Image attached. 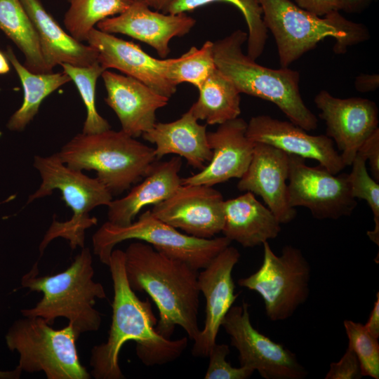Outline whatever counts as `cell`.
Listing matches in <instances>:
<instances>
[{
    "label": "cell",
    "mask_w": 379,
    "mask_h": 379,
    "mask_svg": "<svg viewBox=\"0 0 379 379\" xmlns=\"http://www.w3.org/2000/svg\"><path fill=\"white\" fill-rule=\"evenodd\" d=\"M289 154L271 145L255 142L249 166L239 178L237 188L260 196L281 224L296 216L288 199Z\"/></svg>",
    "instance_id": "obj_19"
},
{
    "label": "cell",
    "mask_w": 379,
    "mask_h": 379,
    "mask_svg": "<svg viewBox=\"0 0 379 379\" xmlns=\"http://www.w3.org/2000/svg\"><path fill=\"white\" fill-rule=\"evenodd\" d=\"M246 135L253 142L265 143L288 154L316 160L333 174H338L346 167L331 138L326 135H310L290 121L265 114L252 117L247 122Z\"/></svg>",
    "instance_id": "obj_17"
},
{
    "label": "cell",
    "mask_w": 379,
    "mask_h": 379,
    "mask_svg": "<svg viewBox=\"0 0 379 379\" xmlns=\"http://www.w3.org/2000/svg\"><path fill=\"white\" fill-rule=\"evenodd\" d=\"M198 91L199 98L190 108L197 120L209 125L221 124L240 115L241 93L217 68Z\"/></svg>",
    "instance_id": "obj_27"
},
{
    "label": "cell",
    "mask_w": 379,
    "mask_h": 379,
    "mask_svg": "<svg viewBox=\"0 0 379 379\" xmlns=\"http://www.w3.org/2000/svg\"><path fill=\"white\" fill-rule=\"evenodd\" d=\"M60 66L74 83L86 107V117L82 133H97L110 129V124L98 113L95 107L97 80L105 71L100 63L97 62L88 67L73 66L65 63Z\"/></svg>",
    "instance_id": "obj_31"
},
{
    "label": "cell",
    "mask_w": 379,
    "mask_h": 379,
    "mask_svg": "<svg viewBox=\"0 0 379 379\" xmlns=\"http://www.w3.org/2000/svg\"><path fill=\"white\" fill-rule=\"evenodd\" d=\"M94 268L89 248L84 247L64 271L39 276L38 262L21 279V286L30 291L41 292L36 305L21 310L23 317H40L52 325L58 317L69 321L77 337L97 331L102 315L94 305L96 299H105L103 286L93 280Z\"/></svg>",
    "instance_id": "obj_3"
},
{
    "label": "cell",
    "mask_w": 379,
    "mask_h": 379,
    "mask_svg": "<svg viewBox=\"0 0 379 379\" xmlns=\"http://www.w3.org/2000/svg\"><path fill=\"white\" fill-rule=\"evenodd\" d=\"M124 256L130 287L148 294L157 307V333L170 339L179 326L194 340L200 333L198 270L141 241L130 244Z\"/></svg>",
    "instance_id": "obj_2"
},
{
    "label": "cell",
    "mask_w": 379,
    "mask_h": 379,
    "mask_svg": "<svg viewBox=\"0 0 379 379\" xmlns=\"http://www.w3.org/2000/svg\"><path fill=\"white\" fill-rule=\"evenodd\" d=\"M224 218V237L244 248L262 245L281 232L277 217L250 192L225 201Z\"/></svg>",
    "instance_id": "obj_25"
},
{
    "label": "cell",
    "mask_w": 379,
    "mask_h": 379,
    "mask_svg": "<svg viewBox=\"0 0 379 379\" xmlns=\"http://www.w3.org/2000/svg\"><path fill=\"white\" fill-rule=\"evenodd\" d=\"M295 4L302 9L319 17L340 11L338 0H295Z\"/></svg>",
    "instance_id": "obj_38"
},
{
    "label": "cell",
    "mask_w": 379,
    "mask_h": 379,
    "mask_svg": "<svg viewBox=\"0 0 379 379\" xmlns=\"http://www.w3.org/2000/svg\"><path fill=\"white\" fill-rule=\"evenodd\" d=\"M141 136L155 145L157 160L173 154L185 158L192 168L201 170L212 158L206 126L198 123L190 109L175 121L156 122Z\"/></svg>",
    "instance_id": "obj_23"
},
{
    "label": "cell",
    "mask_w": 379,
    "mask_h": 379,
    "mask_svg": "<svg viewBox=\"0 0 379 379\" xmlns=\"http://www.w3.org/2000/svg\"><path fill=\"white\" fill-rule=\"evenodd\" d=\"M354 87L361 93L375 91L379 87V74H360L355 78Z\"/></svg>",
    "instance_id": "obj_39"
},
{
    "label": "cell",
    "mask_w": 379,
    "mask_h": 379,
    "mask_svg": "<svg viewBox=\"0 0 379 379\" xmlns=\"http://www.w3.org/2000/svg\"><path fill=\"white\" fill-rule=\"evenodd\" d=\"M181 166L182 158L178 156L164 161H155L141 182L126 196L111 201L107 206V221L115 225H128L144 207L168 199L181 185Z\"/></svg>",
    "instance_id": "obj_22"
},
{
    "label": "cell",
    "mask_w": 379,
    "mask_h": 379,
    "mask_svg": "<svg viewBox=\"0 0 379 379\" xmlns=\"http://www.w3.org/2000/svg\"><path fill=\"white\" fill-rule=\"evenodd\" d=\"M239 258V251L230 245L198 273V286L206 300V308L204 327L192 349L195 357H208L222 321L238 296L232 274Z\"/></svg>",
    "instance_id": "obj_16"
},
{
    "label": "cell",
    "mask_w": 379,
    "mask_h": 379,
    "mask_svg": "<svg viewBox=\"0 0 379 379\" xmlns=\"http://www.w3.org/2000/svg\"><path fill=\"white\" fill-rule=\"evenodd\" d=\"M248 34L241 29L213 42L216 68L240 93L274 103L289 121L307 131L317 128V117L305 104L300 92L298 71L262 66L243 52Z\"/></svg>",
    "instance_id": "obj_4"
},
{
    "label": "cell",
    "mask_w": 379,
    "mask_h": 379,
    "mask_svg": "<svg viewBox=\"0 0 379 379\" xmlns=\"http://www.w3.org/2000/svg\"><path fill=\"white\" fill-rule=\"evenodd\" d=\"M67 166L78 171L93 170L97 178L113 195L137 183L157 161L154 148L122 130L97 133H81L57 152Z\"/></svg>",
    "instance_id": "obj_6"
},
{
    "label": "cell",
    "mask_w": 379,
    "mask_h": 379,
    "mask_svg": "<svg viewBox=\"0 0 379 379\" xmlns=\"http://www.w3.org/2000/svg\"><path fill=\"white\" fill-rule=\"evenodd\" d=\"M373 0H338L340 11L349 13H359L364 11Z\"/></svg>",
    "instance_id": "obj_41"
},
{
    "label": "cell",
    "mask_w": 379,
    "mask_h": 379,
    "mask_svg": "<svg viewBox=\"0 0 379 379\" xmlns=\"http://www.w3.org/2000/svg\"><path fill=\"white\" fill-rule=\"evenodd\" d=\"M22 371L18 366L11 371H0V379H18Z\"/></svg>",
    "instance_id": "obj_43"
},
{
    "label": "cell",
    "mask_w": 379,
    "mask_h": 379,
    "mask_svg": "<svg viewBox=\"0 0 379 379\" xmlns=\"http://www.w3.org/2000/svg\"><path fill=\"white\" fill-rule=\"evenodd\" d=\"M343 326L348 340V347L356 354L363 376L379 378V343L364 325L346 319Z\"/></svg>",
    "instance_id": "obj_34"
},
{
    "label": "cell",
    "mask_w": 379,
    "mask_h": 379,
    "mask_svg": "<svg viewBox=\"0 0 379 379\" xmlns=\"http://www.w3.org/2000/svg\"><path fill=\"white\" fill-rule=\"evenodd\" d=\"M215 2L231 4L241 11L248 27L247 55L255 60L265 49L268 31L258 0H171L163 13H186Z\"/></svg>",
    "instance_id": "obj_29"
},
{
    "label": "cell",
    "mask_w": 379,
    "mask_h": 379,
    "mask_svg": "<svg viewBox=\"0 0 379 379\" xmlns=\"http://www.w3.org/2000/svg\"><path fill=\"white\" fill-rule=\"evenodd\" d=\"M262 245V265L255 272L239 279L238 284L260 295L270 321H284L309 297L311 267L298 248L286 245L277 255L268 241Z\"/></svg>",
    "instance_id": "obj_10"
},
{
    "label": "cell",
    "mask_w": 379,
    "mask_h": 379,
    "mask_svg": "<svg viewBox=\"0 0 379 379\" xmlns=\"http://www.w3.org/2000/svg\"><path fill=\"white\" fill-rule=\"evenodd\" d=\"M101 77L107 91L105 101L117 114L121 130L136 138L153 127L157 111L167 105L170 98L133 77L109 69Z\"/></svg>",
    "instance_id": "obj_21"
},
{
    "label": "cell",
    "mask_w": 379,
    "mask_h": 379,
    "mask_svg": "<svg viewBox=\"0 0 379 379\" xmlns=\"http://www.w3.org/2000/svg\"><path fill=\"white\" fill-rule=\"evenodd\" d=\"M215 69L213 42L208 40L201 48L192 46L179 58H173L168 77L177 86L182 83H189L199 89Z\"/></svg>",
    "instance_id": "obj_32"
},
{
    "label": "cell",
    "mask_w": 379,
    "mask_h": 379,
    "mask_svg": "<svg viewBox=\"0 0 379 379\" xmlns=\"http://www.w3.org/2000/svg\"><path fill=\"white\" fill-rule=\"evenodd\" d=\"M33 165L41 182L38 190L29 195L27 204L58 190L72 212L68 220H53L39 244L40 255L53 240L59 237L68 241L72 249L83 248L86 230L98 222L97 218L91 217L89 213L98 206H107L112 200V194L97 178H91L81 171L67 166L58 153L46 157L36 155Z\"/></svg>",
    "instance_id": "obj_7"
},
{
    "label": "cell",
    "mask_w": 379,
    "mask_h": 379,
    "mask_svg": "<svg viewBox=\"0 0 379 379\" xmlns=\"http://www.w3.org/2000/svg\"><path fill=\"white\" fill-rule=\"evenodd\" d=\"M124 258V251L114 249L107 265L114 289L112 323L106 342L91 350V375L95 379L125 378L119 356L128 341L135 342L136 355L147 366L170 363L187 346L188 337L172 340L157 333L150 302L140 300L128 283Z\"/></svg>",
    "instance_id": "obj_1"
},
{
    "label": "cell",
    "mask_w": 379,
    "mask_h": 379,
    "mask_svg": "<svg viewBox=\"0 0 379 379\" xmlns=\"http://www.w3.org/2000/svg\"><path fill=\"white\" fill-rule=\"evenodd\" d=\"M0 29L22 53L27 69L51 73L42 56L36 29L20 0H0Z\"/></svg>",
    "instance_id": "obj_28"
},
{
    "label": "cell",
    "mask_w": 379,
    "mask_h": 379,
    "mask_svg": "<svg viewBox=\"0 0 379 379\" xmlns=\"http://www.w3.org/2000/svg\"><path fill=\"white\" fill-rule=\"evenodd\" d=\"M135 239L150 244L166 255L182 260L196 270L205 268L231 241L225 237L201 239L180 232L154 217L149 210L126 226L107 221L92 237L93 253L108 265L114 247L124 241Z\"/></svg>",
    "instance_id": "obj_9"
},
{
    "label": "cell",
    "mask_w": 379,
    "mask_h": 379,
    "mask_svg": "<svg viewBox=\"0 0 379 379\" xmlns=\"http://www.w3.org/2000/svg\"><path fill=\"white\" fill-rule=\"evenodd\" d=\"M140 1L149 6L154 10L164 12L171 0H134Z\"/></svg>",
    "instance_id": "obj_42"
},
{
    "label": "cell",
    "mask_w": 379,
    "mask_h": 379,
    "mask_svg": "<svg viewBox=\"0 0 379 379\" xmlns=\"http://www.w3.org/2000/svg\"><path fill=\"white\" fill-rule=\"evenodd\" d=\"M266 28L274 36L281 67L286 68L326 37H333L335 54L370 38L368 28L339 11L319 17L290 0H258Z\"/></svg>",
    "instance_id": "obj_5"
},
{
    "label": "cell",
    "mask_w": 379,
    "mask_h": 379,
    "mask_svg": "<svg viewBox=\"0 0 379 379\" xmlns=\"http://www.w3.org/2000/svg\"><path fill=\"white\" fill-rule=\"evenodd\" d=\"M224 201L221 193L211 186L181 184L150 211L159 220L190 236L211 239L222 230Z\"/></svg>",
    "instance_id": "obj_13"
},
{
    "label": "cell",
    "mask_w": 379,
    "mask_h": 379,
    "mask_svg": "<svg viewBox=\"0 0 379 379\" xmlns=\"http://www.w3.org/2000/svg\"><path fill=\"white\" fill-rule=\"evenodd\" d=\"M10 64L6 54L0 51V74H6L10 72Z\"/></svg>",
    "instance_id": "obj_44"
},
{
    "label": "cell",
    "mask_w": 379,
    "mask_h": 379,
    "mask_svg": "<svg viewBox=\"0 0 379 379\" xmlns=\"http://www.w3.org/2000/svg\"><path fill=\"white\" fill-rule=\"evenodd\" d=\"M230 347L227 344L215 343L211 348L208 357V366L205 379H247L255 372L253 369L240 366L234 367L227 361Z\"/></svg>",
    "instance_id": "obj_35"
},
{
    "label": "cell",
    "mask_w": 379,
    "mask_h": 379,
    "mask_svg": "<svg viewBox=\"0 0 379 379\" xmlns=\"http://www.w3.org/2000/svg\"><path fill=\"white\" fill-rule=\"evenodd\" d=\"M195 24L196 20L186 13H163L134 1L125 11L100 21L96 26L104 32L121 34L144 42L164 59L170 53V41L188 34Z\"/></svg>",
    "instance_id": "obj_18"
},
{
    "label": "cell",
    "mask_w": 379,
    "mask_h": 379,
    "mask_svg": "<svg viewBox=\"0 0 379 379\" xmlns=\"http://www.w3.org/2000/svg\"><path fill=\"white\" fill-rule=\"evenodd\" d=\"M366 330L375 338H379V292L376 293V299L374 302L372 311L368 319L364 324Z\"/></svg>",
    "instance_id": "obj_40"
},
{
    "label": "cell",
    "mask_w": 379,
    "mask_h": 379,
    "mask_svg": "<svg viewBox=\"0 0 379 379\" xmlns=\"http://www.w3.org/2000/svg\"><path fill=\"white\" fill-rule=\"evenodd\" d=\"M368 161L373 178L379 181V128H378L361 145L358 152Z\"/></svg>",
    "instance_id": "obj_37"
},
{
    "label": "cell",
    "mask_w": 379,
    "mask_h": 379,
    "mask_svg": "<svg viewBox=\"0 0 379 379\" xmlns=\"http://www.w3.org/2000/svg\"><path fill=\"white\" fill-rule=\"evenodd\" d=\"M314 102L345 164L350 166L364 142L378 128V108L372 100L358 97L339 98L320 91Z\"/></svg>",
    "instance_id": "obj_14"
},
{
    "label": "cell",
    "mask_w": 379,
    "mask_h": 379,
    "mask_svg": "<svg viewBox=\"0 0 379 379\" xmlns=\"http://www.w3.org/2000/svg\"><path fill=\"white\" fill-rule=\"evenodd\" d=\"M5 54L15 69L24 92L22 103L11 115L6 127L11 131H22L37 114L43 100L72 80L63 71L47 74L30 72L18 60L10 46H7Z\"/></svg>",
    "instance_id": "obj_26"
},
{
    "label": "cell",
    "mask_w": 379,
    "mask_h": 379,
    "mask_svg": "<svg viewBox=\"0 0 379 379\" xmlns=\"http://www.w3.org/2000/svg\"><path fill=\"white\" fill-rule=\"evenodd\" d=\"M304 158L289 154L288 199L291 206L308 208L319 220H337L352 214L357 205L347 173L333 174L324 167L309 166Z\"/></svg>",
    "instance_id": "obj_12"
},
{
    "label": "cell",
    "mask_w": 379,
    "mask_h": 379,
    "mask_svg": "<svg viewBox=\"0 0 379 379\" xmlns=\"http://www.w3.org/2000/svg\"><path fill=\"white\" fill-rule=\"evenodd\" d=\"M360 364L354 352L347 348L338 362H332L325 379H359L362 378Z\"/></svg>",
    "instance_id": "obj_36"
},
{
    "label": "cell",
    "mask_w": 379,
    "mask_h": 379,
    "mask_svg": "<svg viewBox=\"0 0 379 379\" xmlns=\"http://www.w3.org/2000/svg\"><path fill=\"white\" fill-rule=\"evenodd\" d=\"M249 305L232 306L221 326L239 352L240 366L258 371L265 379H303L308 372L295 353L255 328Z\"/></svg>",
    "instance_id": "obj_11"
},
{
    "label": "cell",
    "mask_w": 379,
    "mask_h": 379,
    "mask_svg": "<svg viewBox=\"0 0 379 379\" xmlns=\"http://www.w3.org/2000/svg\"><path fill=\"white\" fill-rule=\"evenodd\" d=\"M63 23L79 41H86L89 32L100 21L125 11L134 0H68Z\"/></svg>",
    "instance_id": "obj_30"
},
{
    "label": "cell",
    "mask_w": 379,
    "mask_h": 379,
    "mask_svg": "<svg viewBox=\"0 0 379 379\" xmlns=\"http://www.w3.org/2000/svg\"><path fill=\"white\" fill-rule=\"evenodd\" d=\"M40 317H24L9 327L5 340L8 349L17 352L21 371L44 372L48 379H90L81 364L73 327L53 328Z\"/></svg>",
    "instance_id": "obj_8"
},
{
    "label": "cell",
    "mask_w": 379,
    "mask_h": 379,
    "mask_svg": "<svg viewBox=\"0 0 379 379\" xmlns=\"http://www.w3.org/2000/svg\"><path fill=\"white\" fill-rule=\"evenodd\" d=\"M37 33L42 56L51 72L58 65L88 67L98 62V51L73 38L39 0H20Z\"/></svg>",
    "instance_id": "obj_24"
},
{
    "label": "cell",
    "mask_w": 379,
    "mask_h": 379,
    "mask_svg": "<svg viewBox=\"0 0 379 379\" xmlns=\"http://www.w3.org/2000/svg\"><path fill=\"white\" fill-rule=\"evenodd\" d=\"M86 41L98 51V62L105 70H119L168 98L176 92L177 86L168 77L173 58L157 59L139 45L97 28L89 32Z\"/></svg>",
    "instance_id": "obj_15"
},
{
    "label": "cell",
    "mask_w": 379,
    "mask_h": 379,
    "mask_svg": "<svg viewBox=\"0 0 379 379\" xmlns=\"http://www.w3.org/2000/svg\"><path fill=\"white\" fill-rule=\"evenodd\" d=\"M247 122L242 118L219 124L215 131L207 132L212 158L196 174L182 178V185L213 187L232 178H241L251 162L255 142L246 135Z\"/></svg>",
    "instance_id": "obj_20"
},
{
    "label": "cell",
    "mask_w": 379,
    "mask_h": 379,
    "mask_svg": "<svg viewBox=\"0 0 379 379\" xmlns=\"http://www.w3.org/2000/svg\"><path fill=\"white\" fill-rule=\"evenodd\" d=\"M366 162L364 157L357 152L347 179L353 197L365 200L373 212L375 225L373 230L367 232V235L379 246V185L368 173Z\"/></svg>",
    "instance_id": "obj_33"
}]
</instances>
